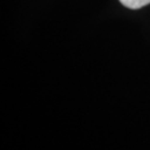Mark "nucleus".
<instances>
[{
  "instance_id": "f257e3e1",
  "label": "nucleus",
  "mask_w": 150,
  "mask_h": 150,
  "mask_svg": "<svg viewBox=\"0 0 150 150\" xmlns=\"http://www.w3.org/2000/svg\"><path fill=\"white\" fill-rule=\"evenodd\" d=\"M119 1L121 2V5L129 9H140L150 4V0H119Z\"/></svg>"
}]
</instances>
